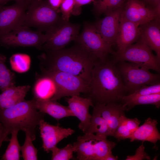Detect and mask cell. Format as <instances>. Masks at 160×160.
I'll return each mask as SVG.
<instances>
[{
  "label": "cell",
  "mask_w": 160,
  "mask_h": 160,
  "mask_svg": "<svg viewBox=\"0 0 160 160\" xmlns=\"http://www.w3.org/2000/svg\"><path fill=\"white\" fill-rule=\"evenodd\" d=\"M39 56L42 71H60L78 76L88 83L98 60L79 44L57 50H45Z\"/></svg>",
  "instance_id": "cell-1"
},
{
  "label": "cell",
  "mask_w": 160,
  "mask_h": 160,
  "mask_svg": "<svg viewBox=\"0 0 160 160\" xmlns=\"http://www.w3.org/2000/svg\"><path fill=\"white\" fill-rule=\"evenodd\" d=\"M116 63L109 58L98 60L91 72L88 91L85 97L94 105L118 103L126 93L121 77Z\"/></svg>",
  "instance_id": "cell-2"
},
{
  "label": "cell",
  "mask_w": 160,
  "mask_h": 160,
  "mask_svg": "<svg viewBox=\"0 0 160 160\" xmlns=\"http://www.w3.org/2000/svg\"><path fill=\"white\" fill-rule=\"evenodd\" d=\"M45 114L36 109L32 99L23 101L10 107L0 110V121L10 133L15 129L29 132L33 141L35 129L44 119Z\"/></svg>",
  "instance_id": "cell-3"
},
{
  "label": "cell",
  "mask_w": 160,
  "mask_h": 160,
  "mask_svg": "<svg viewBox=\"0 0 160 160\" xmlns=\"http://www.w3.org/2000/svg\"><path fill=\"white\" fill-rule=\"evenodd\" d=\"M107 137L91 133L79 136L73 145L79 160H103L114 147Z\"/></svg>",
  "instance_id": "cell-4"
},
{
  "label": "cell",
  "mask_w": 160,
  "mask_h": 160,
  "mask_svg": "<svg viewBox=\"0 0 160 160\" xmlns=\"http://www.w3.org/2000/svg\"><path fill=\"white\" fill-rule=\"evenodd\" d=\"M116 68L121 77L126 93L134 92L143 86L160 83V75L151 72L149 69L133 63L119 61Z\"/></svg>",
  "instance_id": "cell-5"
},
{
  "label": "cell",
  "mask_w": 160,
  "mask_h": 160,
  "mask_svg": "<svg viewBox=\"0 0 160 160\" xmlns=\"http://www.w3.org/2000/svg\"><path fill=\"white\" fill-rule=\"evenodd\" d=\"M27 10L22 26L35 27L41 32H46L63 20L58 11L52 8L47 0L33 2Z\"/></svg>",
  "instance_id": "cell-6"
},
{
  "label": "cell",
  "mask_w": 160,
  "mask_h": 160,
  "mask_svg": "<svg viewBox=\"0 0 160 160\" xmlns=\"http://www.w3.org/2000/svg\"><path fill=\"white\" fill-rule=\"evenodd\" d=\"M137 41L122 52H116L112 55L113 60L116 63L128 61L159 73L160 59L153 54L141 36Z\"/></svg>",
  "instance_id": "cell-7"
},
{
  "label": "cell",
  "mask_w": 160,
  "mask_h": 160,
  "mask_svg": "<svg viewBox=\"0 0 160 160\" xmlns=\"http://www.w3.org/2000/svg\"><path fill=\"white\" fill-rule=\"evenodd\" d=\"M42 74L50 77L55 86V91L49 100L56 101L63 97L79 96L88 89V84L82 79L71 74L60 71H42Z\"/></svg>",
  "instance_id": "cell-8"
},
{
  "label": "cell",
  "mask_w": 160,
  "mask_h": 160,
  "mask_svg": "<svg viewBox=\"0 0 160 160\" xmlns=\"http://www.w3.org/2000/svg\"><path fill=\"white\" fill-rule=\"evenodd\" d=\"M75 41L100 60H107L116 52L103 39L93 24L87 22L84 23L83 30Z\"/></svg>",
  "instance_id": "cell-9"
},
{
  "label": "cell",
  "mask_w": 160,
  "mask_h": 160,
  "mask_svg": "<svg viewBox=\"0 0 160 160\" xmlns=\"http://www.w3.org/2000/svg\"><path fill=\"white\" fill-rule=\"evenodd\" d=\"M80 25L62 20L46 32V42L42 50H57L63 49L79 34Z\"/></svg>",
  "instance_id": "cell-10"
},
{
  "label": "cell",
  "mask_w": 160,
  "mask_h": 160,
  "mask_svg": "<svg viewBox=\"0 0 160 160\" xmlns=\"http://www.w3.org/2000/svg\"><path fill=\"white\" fill-rule=\"evenodd\" d=\"M46 40L42 32L23 26L0 36V45L6 47H32L42 50Z\"/></svg>",
  "instance_id": "cell-11"
},
{
  "label": "cell",
  "mask_w": 160,
  "mask_h": 160,
  "mask_svg": "<svg viewBox=\"0 0 160 160\" xmlns=\"http://www.w3.org/2000/svg\"><path fill=\"white\" fill-rule=\"evenodd\" d=\"M29 5L24 1L9 6L0 5V36L22 26Z\"/></svg>",
  "instance_id": "cell-12"
},
{
  "label": "cell",
  "mask_w": 160,
  "mask_h": 160,
  "mask_svg": "<svg viewBox=\"0 0 160 160\" xmlns=\"http://www.w3.org/2000/svg\"><path fill=\"white\" fill-rule=\"evenodd\" d=\"M160 12L146 5L141 0H127L122 15L138 26L155 20H160Z\"/></svg>",
  "instance_id": "cell-13"
},
{
  "label": "cell",
  "mask_w": 160,
  "mask_h": 160,
  "mask_svg": "<svg viewBox=\"0 0 160 160\" xmlns=\"http://www.w3.org/2000/svg\"><path fill=\"white\" fill-rule=\"evenodd\" d=\"M40 136L43 142L42 148L47 153L63 139L72 135L74 130L70 128H64L59 125L50 124L41 120L39 125Z\"/></svg>",
  "instance_id": "cell-14"
},
{
  "label": "cell",
  "mask_w": 160,
  "mask_h": 160,
  "mask_svg": "<svg viewBox=\"0 0 160 160\" xmlns=\"http://www.w3.org/2000/svg\"><path fill=\"white\" fill-rule=\"evenodd\" d=\"M123 8L110 12L93 24L103 39L111 46L116 44Z\"/></svg>",
  "instance_id": "cell-15"
},
{
  "label": "cell",
  "mask_w": 160,
  "mask_h": 160,
  "mask_svg": "<svg viewBox=\"0 0 160 160\" xmlns=\"http://www.w3.org/2000/svg\"><path fill=\"white\" fill-rule=\"evenodd\" d=\"M140 36L139 26L126 19L122 13L116 42L117 52L124 50L137 41Z\"/></svg>",
  "instance_id": "cell-16"
},
{
  "label": "cell",
  "mask_w": 160,
  "mask_h": 160,
  "mask_svg": "<svg viewBox=\"0 0 160 160\" xmlns=\"http://www.w3.org/2000/svg\"><path fill=\"white\" fill-rule=\"evenodd\" d=\"M66 101L74 116L77 117L80 121L79 128L84 133L89 125L91 117L89 108L90 106L93 107V104L90 99L78 95L67 98Z\"/></svg>",
  "instance_id": "cell-17"
},
{
  "label": "cell",
  "mask_w": 160,
  "mask_h": 160,
  "mask_svg": "<svg viewBox=\"0 0 160 160\" xmlns=\"http://www.w3.org/2000/svg\"><path fill=\"white\" fill-rule=\"evenodd\" d=\"M93 107L97 109L106 121L110 136L113 137L118 126L120 118L125 114L126 108L121 103H118L106 104H97Z\"/></svg>",
  "instance_id": "cell-18"
},
{
  "label": "cell",
  "mask_w": 160,
  "mask_h": 160,
  "mask_svg": "<svg viewBox=\"0 0 160 160\" xmlns=\"http://www.w3.org/2000/svg\"><path fill=\"white\" fill-rule=\"evenodd\" d=\"M34 107L41 112L47 114L57 121L63 118L74 116L68 106L49 99H32Z\"/></svg>",
  "instance_id": "cell-19"
},
{
  "label": "cell",
  "mask_w": 160,
  "mask_h": 160,
  "mask_svg": "<svg viewBox=\"0 0 160 160\" xmlns=\"http://www.w3.org/2000/svg\"><path fill=\"white\" fill-rule=\"evenodd\" d=\"M157 120L149 117L145 120L143 124L138 127L128 138L131 142L135 140L147 141L154 145L156 149V143L160 140V134L157 129Z\"/></svg>",
  "instance_id": "cell-20"
},
{
  "label": "cell",
  "mask_w": 160,
  "mask_h": 160,
  "mask_svg": "<svg viewBox=\"0 0 160 160\" xmlns=\"http://www.w3.org/2000/svg\"><path fill=\"white\" fill-rule=\"evenodd\" d=\"M141 36L156 56L160 59V20L155 19L139 26Z\"/></svg>",
  "instance_id": "cell-21"
},
{
  "label": "cell",
  "mask_w": 160,
  "mask_h": 160,
  "mask_svg": "<svg viewBox=\"0 0 160 160\" xmlns=\"http://www.w3.org/2000/svg\"><path fill=\"white\" fill-rule=\"evenodd\" d=\"M30 88L29 85L14 86L0 94V110L9 108L23 101Z\"/></svg>",
  "instance_id": "cell-22"
},
{
  "label": "cell",
  "mask_w": 160,
  "mask_h": 160,
  "mask_svg": "<svg viewBox=\"0 0 160 160\" xmlns=\"http://www.w3.org/2000/svg\"><path fill=\"white\" fill-rule=\"evenodd\" d=\"M55 86L49 77L43 74L38 78L33 89L34 98L39 99H50L55 91Z\"/></svg>",
  "instance_id": "cell-23"
},
{
  "label": "cell",
  "mask_w": 160,
  "mask_h": 160,
  "mask_svg": "<svg viewBox=\"0 0 160 160\" xmlns=\"http://www.w3.org/2000/svg\"><path fill=\"white\" fill-rule=\"evenodd\" d=\"M120 101L127 111L136 105H153L159 108L160 106V93L130 97L125 95L121 97Z\"/></svg>",
  "instance_id": "cell-24"
},
{
  "label": "cell",
  "mask_w": 160,
  "mask_h": 160,
  "mask_svg": "<svg viewBox=\"0 0 160 160\" xmlns=\"http://www.w3.org/2000/svg\"><path fill=\"white\" fill-rule=\"evenodd\" d=\"M140 123V121L137 118L129 119L125 114L122 115L113 137L118 141L128 139L137 129Z\"/></svg>",
  "instance_id": "cell-25"
},
{
  "label": "cell",
  "mask_w": 160,
  "mask_h": 160,
  "mask_svg": "<svg viewBox=\"0 0 160 160\" xmlns=\"http://www.w3.org/2000/svg\"><path fill=\"white\" fill-rule=\"evenodd\" d=\"M91 133L107 137L110 136L108 124L99 111L93 107L89 125L84 133Z\"/></svg>",
  "instance_id": "cell-26"
},
{
  "label": "cell",
  "mask_w": 160,
  "mask_h": 160,
  "mask_svg": "<svg viewBox=\"0 0 160 160\" xmlns=\"http://www.w3.org/2000/svg\"><path fill=\"white\" fill-rule=\"evenodd\" d=\"M127 0H95L93 2V12L96 17L105 15L117 9L123 8Z\"/></svg>",
  "instance_id": "cell-27"
},
{
  "label": "cell",
  "mask_w": 160,
  "mask_h": 160,
  "mask_svg": "<svg viewBox=\"0 0 160 160\" xmlns=\"http://www.w3.org/2000/svg\"><path fill=\"white\" fill-rule=\"evenodd\" d=\"M6 57L0 54V89L3 92L14 86L15 84L14 74L7 67Z\"/></svg>",
  "instance_id": "cell-28"
},
{
  "label": "cell",
  "mask_w": 160,
  "mask_h": 160,
  "mask_svg": "<svg viewBox=\"0 0 160 160\" xmlns=\"http://www.w3.org/2000/svg\"><path fill=\"white\" fill-rule=\"evenodd\" d=\"M19 131L15 129L11 132V138L9 143L4 154L2 156L1 160H19L20 159V146L17 139V134Z\"/></svg>",
  "instance_id": "cell-29"
},
{
  "label": "cell",
  "mask_w": 160,
  "mask_h": 160,
  "mask_svg": "<svg viewBox=\"0 0 160 160\" xmlns=\"http://www.w3.org/2000/svg\"><path fill=\"white\" fill-rule=\"evenodd\" d=\"M10 62L12 69L19 73L27 71L30 68V58L27 54L17 53L10 57Z\"/></svg>",
  "instance_id": "cell-30"
},
{
  "label": "cell",
  "mask_w": 160,
  "mask_h": 160,
  "mask_svg": "<svg viewBox=\"0 0 160 160\" xmlns=\"http://www.w3.org/2000/svg\"><path fill=\"white\" fill-rule=\"evenodd\" d=\"M25 138L24 144L20 146L21 157L24 160H38L37 149L34 146L30 133L25 132Z\"/></svg>",
  "instance_id": "cell-31"
},
{
  "label": "cell",
  "mask_w": 160,
  "mask_h": 160,
  "mask_svg": "<svg viewBox=\"0 0 160 160\" xmlns=\"http://www.w3.org/2000/svg\"><path fill=\"white\" fill-rule=\"evenodd\" d=\"M51 151L52 152V160H69L73 158L74 149L73 144H69L61 148L55 146Z\"/></svg>",
  "instance_id": "cell-32"
},
{
  "label": "cell",
  "mask_w": 160,
  "mask_h": 160,
  "mask_svg": "<svg viewBox=\"0 0 160 160\" xmlns=\"http://www.w3.org/2000/svg\"><path fill=\"white\" fill-rule=\"evenodd\" d=\"M158 93H160V83L149 86H143L133 93L127 96L130 97Z\"/></svg>",
  "instance_id": "cell-33"
},
{
  "label": "cell",
  "mask_w": 160,
  "mask_h": 160,
  "mask_svg": "<svg viewBox=\"0 0 160 160\" xmlns=\"http://www.w3.org/2000/svg\"><path fill=\"white\" fill-rule=\"evenodd\" d=\"M75 5L74 0H63L60 6V11L63 19L68 21Z\"/></svg>",
  "instance_id": "cell-34"
},
{
  "label": "cell",
  "mask_w": 160,
  "mask_h": 160,
  "mask_svg": "<svg viewBox=\"0 0 160 160\" xmlns=\"http://www.w3.org/2000/svg\"><path fill=\"white\" fill-rule=\"evenodd\" d=\"M144 159L150 160L151 158L145 151V147L142 144L137 149L135 154L132 156H128L126 160H142Z\"/></svg>",
  "instance_id": "cell-35"
},
{
  "label": "cell",
  "mask_w": 160,
  "mask_h": 160,
  "mask_svg": "<svg viewBox=\"0 0 160 160\" xmlns=\"http://www.w3.org/2000/svg\"><path fill=\"white\" fill-rule=\"evenodd\" d=\"M75 5L72 12V14L78 15L81 12V7L84 5L88 4L95 0H74Z\"/></svg>",
  "instance_id": "cell-36"
},
{
  "label": "cell",
  "mask_w": 160,
  "mask_h": 160,
  "mask_svg": "<svg viewBox=\"0 0 160 160\" xmlns=\"http://www.w3.org/2000/svg\"><path fill=\"white\" fill-rule=\"evenodd\" d=\"M9 133L0 121V148L4 141H9L7 136Z\"/></svg>",
  "instance_id": "cell-37"
},
{
  "label": "cell",
  "mask_w": 160,
  "mask_h": 160,
  "mask_svg": "<svg viewBox=\"0 0 160 160\" xmlns=\"http://www.w3.org/2000/svg\"><path fill=\"white\" fill-rule=\"evenodd\" d=\"M146 5L160 12V0H142Z\"/></svg>",
  "instance_id": "cell-38"
},
{
  "label": "cell",
  "mask_w": 160,
  "mask_h": 160,
  "mask_svg": "<svg viewBox=\"0 0 160 160\" xmlns=\"http://www.w3.org/2000/svg\"><path fill=\"white\" fill-rule=\"evenodd\" d=\"M49 5L57 11L60 7L63 0H47Z\"/></svg>",
  "instance_id": "cell-39"
},
{
  "label": "cell",
  "mask_w": 160,
  "mask_h": 160,
  "mask_svg": "<svg viewBox=\"0 0 160 160\" xmlns=\"http://www.w3.org/2000/svg\"><path fill=\"white\" fill-rule=\"evenodd\" d=\"M118 159V157L117 156H113L111 151L107 154L103 160H117Z\"/></svg>",
  "instance_id": "cell-40"
},
{
  "label": "cell",
  "mask_w": 160,
  "mask_h": 160,
  "mask_svg": "<svg viewBox=\"0 0 160 160\" xmlns=\"http://www.w3.org/2000/svg\"><path fill=\"white\" fill-rule=\"evenodd\" d=\"M12 0H14L16 2L21 1L20 0H0V5L5 4L8 1Z\"/></svg>",
  "instance_id": "cell-41"
},
{
  "label": "cell",
  "mask_w": 160,
  "mask_h": 160,
  "mask_svg": "<svg viewBox=\"0 0 160 160\" xmlns=\"http://www.w3.org/2000/svg\"><path fill=\"white\" fill-rule=\"evenodd\" d=\"M36 0H20V1L27 2L30 4L33 2L36 1Z\"/></svg>",
  "instance_id": "cell-42"
},
{
  "label": "cell",
  "mask_w": 160,
  "mask_h": 160,
  "mask_svg": "<svg viewBox=\"0 0 160 160\" xmlns=\"http://www.w3.org/2000/svg\"><path fill=\"white\" fill-rule=\"evenodd\" d=\"M42 0H36V1H42Z\"/></svg>",
  "instance_id": "cell-43"
}]
</instances>
